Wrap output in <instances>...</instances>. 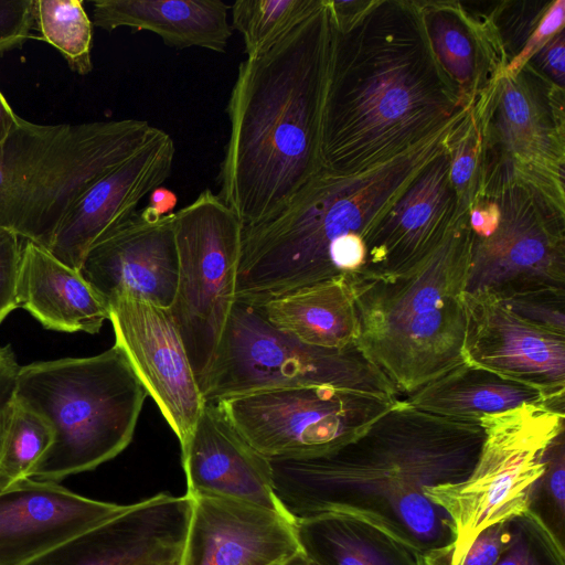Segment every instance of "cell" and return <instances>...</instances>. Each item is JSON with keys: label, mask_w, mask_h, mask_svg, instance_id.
Masks as SVG:
<instances>
[{"label": "cell", "mask_w": 565, "mask_h": 565, "mask_svg": "<svg viewBox=\"0 0 565 565\" xmlns=\"http://www.w3.org/2000/svg\"><path fill=\"white\" fill-rule=\"evenodd\" d=\"M323 171L349 174L431 138L468 111L439 66L415 0H328Z\"/></svg>", "instance_id": "1"}, {"label": "cell", "mask_w": 565, "mask_h": 565, "mask_svg": "<svg viewBox=\"0 0 565 565\" xmlns=\"http://www.w3.org/2000/svg\"><path fill=\"white\" fill-rule=\"evenodd\" d=\"M483 439L480 424L440 417L398 399L329 454L269 460L274 489L294 521L328 512L361 515L425 555L454 542L448 516L425 489L465 480Z\"/></svg>", "instance_id": "2"}, {"label": "cell", "mask_w": 565, "mask_h": 565, "mask_svg": "<svg viewBox=\"0 0 565 565\" xmlns=\"http://www.w3.org/2000/svg\"><path fill=\"white\" fill-rule=\"evenodd\" d=\"M332 44L328 0L260 54L241 62L226 113L218 196L244 227L280 211L322 171L321 120Z\"/></svg>", "instance_id": "3"}, {"label": "cell", "mask_w": 565, "mask_h": 565, "mask_svg": "<svg viewBox=\"0 0 565 565\" xmlns=\"http://www.w3.org/2000/svg\"><path fill=\"white\" fill-rule=\"evenodd\" d=\"M466 114L383 163L349 174L322 170L277 215L244 227L236 300L258 305L339 276L329 260L330 246L349 234L364 238L425 166L448 146Z\"/></svg>", "instance_id": "4"}, {"label": "cell", "mask_w": 565, "mask_h": 565, "mask_svg": "<svg viewBox=\"0 0 565 565\" xmlns=\"http://www.w3.org/2000/svg\"><path fill=\"white\" fill-rule=\"evenodd\" d=\"M472 232L468 214L418 267L395 276L345 273L358 343L398 393L411 394L466 363V291Z\"/></svg>", "instance_id": "5"}, {"label": "cell", "mask_w": 565, "mask_h": 565, "mask_svg": "<svg viewBox=\"0 0 565 565\" xmlns=\"http://www.w3.org/2000/svg\"><path fill=\"white\" fill-rule=\"evenodd\" d=\"M160 130L142 119L39 125L0 146V227L45 249L70 210Z\"/></svg>", "instance_id": "6"}, {"label": "cell", "mask_w": 565, "mask_h": 565, "mask_svg": "<svg viewBox=\"0 0 565 565\" xmlns=\"http://www.w3.org/2000/svg\"><path fill=\"white\" fill-rule=\"evenodd\" d=\"M147 396L117 343L93 356L20 366L15 399L41 415L53 431L28 478L60 482L118 456L134 437Z\"/></svg>", "instance_id": "7"}, {"label": "cell", "mask_w": 565, "mask_h": 565, "mask_svg": "<svg viewBox=\"0 0 565 565\" xmlns=\"http://www.w3.org/2000/svg\"><path fill=\"white\" fill-rule=\"evenodd\" d=\"M484 439L470 475L462 481L425 489L448 516L450 548L423 555L424 565H458L477 535L530 508L534 483L544 471V454L564 430V412L529 404L484 416Z\"/></svg>", "instance_id": "8"}, {"label": "cell", "mask_w": 565, "mask_h": 565, "mask_svg": "<svg viewBox=\"0 0 565 565\" xmlns=\"http://www.w3.org/2000/svg\"><path fill=\"white\" fill-rule=\"evenodd\" d=\"M309 385L399 399L396 387L359 343L337 349L305 343L271 326L255 305L235 300L201 385L205 402Z\"/></svg>", "instance_id": "9"}, {"label": "cell", "mask_w": 565, "mask_h": 565, "mask_svg": "<svg viewBox=\"0 0 565 565\" xmlns=\"http://www.w3.org/2000/svg\"><path fill=\"white\" fill-rule=\"evenodd\" d=\"M470 109L480 132L478 199L525 184L565 205V89L526 63Z\"/></svg>", "instance_id": "10"}, {"label": "cell", "mask_w": 565, "mask_h": 565, "mask_svg": "<svg viewBox=\"0 0 565 565\" xmlns=\"http://www.w3.org/2000/svg\"><path fill=\"white\" fill-rule=\"evenodd\" d=\"M243 223L211 189L173 212L179 277L169 308L200 390L236 300Z\"/></svg>", "instance_id": "11"}, {"label": "cell", "mask_w": 565, "mask_h": 565, "mask_svg": "<svg viewBox=\"0 0 565 565\" xmlns=\"http://www.w3.org/2000/svg\"><path fill=\"white\" fill-rule=\"evenodd\" d=\"M397 401L309 385L255 391L214 404L259 454L287 460L323 456L347 445Z\"/></svg>", "instance_id": "12"}, {"label": "cell", "mask_w": 565, "mask_h": 565, "mask_svg": "<svg viewBox=\"0 0 565 565\" xmlns=\"http://www.w3.org/2000/svg\"><path fill=\"white\" fill-rule=\"evenodd\" d=\"M492 198L500 221L487 237L472 234L465 292L499 300L542 290L565 289V205L539 189L520 184Z\"/></svg>", "instance_id": "13"}, {"label": "cell", "mask_w": 565, "mask_h": 565, "mask_svg": "<svg viewBox=\"0 0 565 565\" xmlns=\"http://www.w3.org/2000/svg\"><path fill=\"white\" fill-rule=\"evenodd\" d=\"M107 305L115 343L182 447L205 399L169 309L130 296L111 298Z\"/></svg>", "instance_id": "14"}, {"label": "cell", "mask_w": 565, "mask_h": 565, "mask_svg": "<svg viewBox=\"0 0 565 565\" xmlns=\"http://www.w3.org/2000/svg\"><path fill=\"white\" fill-rule=\"evenodd\" d=\"M449 145L450 140L367 230L364 263L352 273L395 276L418 267L468 214L460 213L450 181Z\"/></svg>", "instance_id": "15"}, {"label": "cell", "mask_w": 565, "mask_h": 565, "mask_svg": "<svg viewBox=\"0 0 565 565\" xmlns=\"http://www.w3.org/2000/svg\"><path fill=\"white\" fill-rule=\"evenodd\" d=\"M79 271L106 302L130 296L169 309L179 277L173 213L137 210L89 248Z\"/></svg>", "instance_id": "16"}, {"label": "cell", "mask_w": 565, "mask_h": 565, "mask_svg": "<svg viewBox=\"0 0 565 565\" xmlns=\"http://www.w3.org/2000/svg\"><path fill=\"white\" fill-rule=\"evenodd\" d=\"M467 363L565 396V335L539 328L487 292H465Z\"/></svg>", "instance_id": "17"}, {"label": "cell", "mask_w": 565, "mask_h": 565, "mask_svg": "<svg viewBox=\"0 0 565 565\" xmlns=\"http://www.w3.org/2000/svg\"><path fill=\"white\" fill-rule=\"evenodd\" d=\"M191 499L158 493L25 565H152L182 553Z\"/></svg>", "instance_id": "18"}, {"label": "cell", "mask_w": 565, "mask_h": 565, "mask_svg": "<svg viewBox=\"0 0 565 565\" xmlns=\"http://www.w3.org/2000/svg\"><path fill=\"white\" fill-rule=\"evenodd\" d=\"M175 145L160 129L136 153L98 180L70 210L47 250L79 270L89 248L128 221L138 204L172 172Z\"/></svg>", "instance_id": "19"}, {"label": "cell", "mask_w": 565, "mask_h": 565, "mask_svg": "<svg viewBox=\"0 0 565 565\" xmlns=\"http://www.w3.org/2000/svg\"><path fill=\"white\" fill-rule=\"evenodd\" d=\"M129 505L90 499L55 481L21 479L0 491V565H25Z\"/></svg>", "instance_id": "20"}, {"label": "cell", "mask_w": 565, "mask_h": 565, "mask_svg": "<svg viewBox=\"0 0 565 565\" xmlns=\"http://www.w3.org/2000/svg\"><path fill=\"white\" fill-rule=\"evenodd\" d=\"M191 499L180 565H274L300 550L290 518L230 498Z\"/></svg>", "instance_id": "21"}, {"label": "cell", "mask_w": 565, "mask_h": 565, "mask_svg": "<svg viewBox=\"0 0 565 565\" xmlns=\"http://www.w3.org/2000/svg\"><path fill=\"white\" fill-rule=\"evenodd\" d=\"M181 455L189 498H230L290 518L276 497L270 461L214 403L205 402Z\"/></svg>", "instance_id": "22"}, {"label": "cell", "mask_w": 565, "mask_h": 565, "mask_svg": "<svg viewBox=\"0 0 565 565\" xmlns=\"http://www.w3.org/2000/svg\"><path fill=\"white\" fill-rule=\"evenodd\" d=\"M415 1L439 66L462 106L473 107L508 65L491 17L493 1Z\"/></svg>", "instance_id": "23"}, {"label": "cell", "mask_w": 565, "mask_h": 565, "mask_svg": "<svg viewBox=\"0 0 565 565\" xmlns=\"http://www.w3.org/2000/svg\"><path fill=\"white\" fill-rule=\"evenodd\" d=\"M17 297L45 329L98 333L109 308L79 270L55 258L44 247L22 244Z\"/></svg>", "instance_id": "24"}, {"label": "cell", "mask_w": 565, "mask_h": 565, "mask_svg": "<svg viewBox=\"0 0 565 565\" xmlns=\"http://www.w3.org/2000/svg\"><path fill=\"white\" fill-rule=\"evenodd\" d=\"M231 7L222 0H97L93 24L106 31H149L166 45L224 53L232 36Z\"/></svg>", "instance_id": "25"}, {"label": "cell", "mask_w": 565, "mask_h": 565, "mask_svg": "<svg viewBox=\"0 0 565 565\" xmlns=\"http://www.w3.org/2000/svg\"><path fill=\"white\" fill-rule=\"evenodd\" d=\"M255 306L271 326L305 343L337 349L359 341L354 300L344 274Z\"/></svg>", "instance_id": "26"}, {"label": "cell", "mask_w": 565, "mask_h": 565, "mask_svg": "<svg viewBox=\"0 0 565 565\" xmlns=\"http://www.w3.org/2000/svg\"><path fill=\"white\" fill-rule=\"evenodd\" d=\"M294 526L316 565H424L417 550L361 515L328 512L295 520Z\"/></svg>", "instance_id": "27"}, {"label": "cell", "mask_w": 565, "mask_h": 565, "mask_svg": "<svg viewBox=\"0 0 565 565\" xmlns=\"http://www.w3.org/2000/svg\"><path fill=\"white\" fill-rule=\"evenodd\" d=\"M553 398L537 388L466 362L407 394L404 401L429 414L480 424L487 415L529 404H547Z\"/></svg>", "instance_id": "28"}, {"label": "cell", "mask_w": 565, "mask_h": 565, "mask_svg": "<svg viewBox=\"0 0 565 565\" xmlns=\"http://www.w3.org/2000/svg\"><path fill=\"white\" fill-rule=\"evenodd\" d=\"M322 0H237L231 7L232 29L244 40L246 57L271 47L307 19Z\"/></svg>", "instance_id": "29"}, {"label": "cell", "mask_w": 565, "mask_h": 565, "mask_svg": "<svg viewBox=\"0 0 565 565\" xmlns=\"http://www.w3.org/2000/svg\"><path fill=\"white\" fill-rule=\"evenodd\" d=\"M35 25L72 71L92 72L93 22L82 0H35Z\"/></svg>", "instance_id": "30"}, {"label": "cell", "mask_w": 565, "mask_h": 565, "mask_svg": "<svg viewBox=\"0 0 565 565\" xmlns=\"http://www.w3.org/2000/svg\"><path fill=\"white\" fill-rule=\"evenodd\" d=\"M52 437L50 424L14 397L0 449V491L29 477Z\"/></svg>", "instance_id": "31"}, {"label": "cell", "mask_w": 565, "mask_h": 565, "mask_svg": "<svg viewBox=\"0 0 565 565\" xmlns=\"http://www.w3.org/2000/svg\"><path fill=\"white\" fill-rule=\"evenodd\" d=\"M510 540L494 565H565L564 543L531 510L509 520Z\"/></svg>", "instance_id": "32"}, {"label": "cell", "mask_w": 565, "mask_h": 565, "mask_svg": "<svg viewBox=\"0 0 565 565\" xmlns=\"http://www.w3.org/2000/svg\"><path fill=\"white\" fill-rule=\"evenodd\" d=\"M564 543L565 535V435L561 431L544 454V471L534 483L530 508Z\"/></svg>", "instance_id": "33"}, {"label": "cell", "mask_w": 565, "mask_h": 565, "mask_svg": "<svg viewBox=\"0 0 565 565\" xmlns=\"http://www.w3.org/2000/svg\"><path fill=\"white\" fill-rule=\"evenodd\" d=\"M480 132L469 108L455 128L449 145L450 181L461 214L469 213L478 199L480 183Z\"/></svg>", "instance_id": "34"}, {"label": "cell", "mask_w": 565, "mask_h": 565, "mask_svg": "<svg viewBox=\"0 0 565 565\" xmlns=\"http://www.w3.org/2000/svg\"><path fill=\"white\" fill-rule=\"evenodd\" d=\"M551 2L504 0L492 3L491 17L508 65L521 54Z\"/></svg>", "instance_id": "35"}, {"label": "cell", "mask_w": 565, "mask_h": 565, "mask_svg": "<svg viewBox=\"0 0 565 565\" xmlns=\"http://www.w3.org/2000/svg\"><path fill=\"white\" fill-rule=\"evenodd\" d=\"M500 301L525 321L565 335V289L534 290Z\"/></svg>", "instance_id": "36"}, {"label": "cell", "mask_w": 565, "mask_h": 565, "mask_svg": "<svg viewBox=\"0 0 565 565\" xmlns=\"http://www.w3.org/2000/svg\"><path fill=\"white\" fill-rule=\"evenodd\" d=\"M20 236L0 227V323L19 307L17 289L20 270Z\"/></svg>", "instance_id": "37"}, {"label": "cell", "mask_w": 565, "mask_h": 565, "mask_svg": "<svg viewBox=\"0 0 565 565\" xmlns=\"http://www.w3.org/2000/svg\"><path fill=\"white\" fill-rule=\"evenodd\" d=\"M35 26V0H0V56L20 47Z\"/></svg>", "instance_id": "38"}, {"label": "cell", "mask_w": 565, "mask_h": 565, "mask_svg": "<svg viewBox=\"0 0 565 565\" xmlns=\"http://www.w3.org/2000/svg\"><path fill=\"white\" fill-rule=\"evenodd\" d=\"M564 21L565 1H552L521 54L505 67L502 75L518 73L548 39L564 29Z\"/></svg>", "instance_id": "39"}, {"label": "cell", "mask_w": 565, "mask_h": 565, "mask_svg": "<svg viewBox=\"0 0 565 565\" xmlns=\"http://www.w3.org/2000/svg\"><path fill=\"white\" fill-rule=\"evenodd\" d=\"M510 540L509 521L480 532L458 565H494Z\"/></svg>", "instance_id": "40"}, {"label": "cell", "mask_w": 565, "mask_h": 565, "mask_svg": "<svg viewBox=\"0 0 565 565\" xmlns=\"http://www.w3.org/2000/svg\"><path fill=\"white\" fill-rule=\"evenodd\" d=\"M545 78L565 89V30L548 39L526 62Z\"/></svg>", "instance_id": "41"}, {"label": "cell", "mask_w": 565, "mask_h": 565, "mask_svg": "<svg viewBox=\"0 0 565 565\" xmlns=\"http://www.w3.org/2000/svg\"><path fill=\"white\" fill-rule=\"evenodd\" d=\"M471 232L477 237H487L498 227L500 210L490 196L477 199L468 213Z\"/></svg>", "instance_id": "42"}, {"label": "cell", "mask_w": 565, "mask_h": 565, "mask_svg": "<svg viewBox=\"0 0 565 565\" xmlns=\"http://www.w3.org/2000/svg\"><path fill=\"white\" fill-rule=\"evenodd\" d=\"M178 199L174 192L167 188L159 186L149 194V203L152 210L159 215H168L173 213Z\"/></svg>", "instance_id": "43"}, {"label": "cell", "mask_w": 565, "mask_h": 565, "mask_svg": "<svg viewBox=\"0 0 565 565\" xmlns=\"http://www.w3.org/2000/svg\"><path fill=\"white\" fill-rule=\"evenodd\" d=\"M19 116L13 111L4 95L0 90V146L14 128Z\"/></svg>", "instance_id": "44"}, {"label": "cell", "mask_w": 565, "mask_h": 565, "mask_svg": "<svg viewBox=\"0 0 565 565\" xmlns=\"http://www.w3.org/2000/svg\"><path fill=\"white\" fill-rule=\"evenodd\" d=\"M274 565H316L300 548L291 556L274 564Z\"/></svg>", "instance_id": "45"}, {"label": "cell", "mask_w": 565, "mask_h": 565, "mask_svg": "<svg viewBox=\"0 0 565 565\" xmlns=\"http://www.w3.org/2000/svg\"><path fill=\"white\" fill-rule=\"evenodd\" d=\"M6 416H7V404H6L4 396L0 390V447H1L2 436H3Z\"/></svg>", "instance_id": "46"}, {"label": "cell", "mask_w": 565, "mask_h": 565, "mask_svg": "<svg viewBox=\"0 0 565 565\" xmlns=\"http://www.w3.org/2000/svg\"><path fill=\"white\" fill-rule=\"evenodd\" d=\"M180 558H181V554L178 556L154 563L152 565H180Z\"/></svg>", "instance_id": "47"}]
</instances>
